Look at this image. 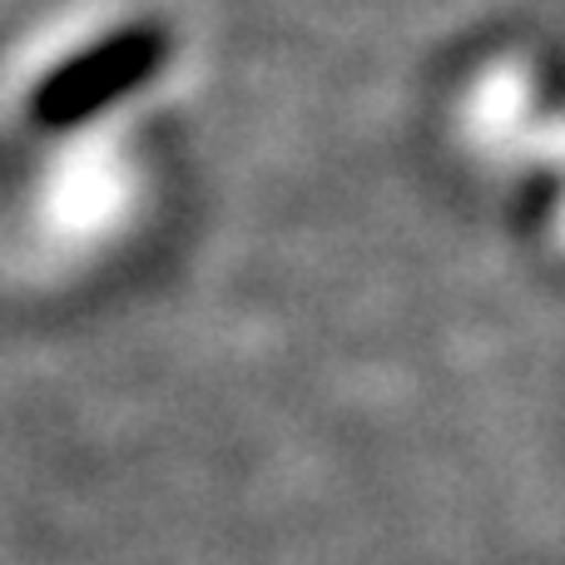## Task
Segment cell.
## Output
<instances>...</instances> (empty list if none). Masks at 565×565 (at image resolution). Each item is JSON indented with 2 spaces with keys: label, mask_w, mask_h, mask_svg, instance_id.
Segmentation results:
<instances>
[{
  "label": "cell",
  "mask_w": 565,
  "mask_h": 565,
  "mask_svg": "<svg viewBox=\"0 0 565 565\" xmlns=\"http://www.w3.org/2000/svg\"><path fill=\"white\" fill-rule=\"evenodd\" d=\"M164 50H169V40L159 35V25H129L119 35L99 40V45H89L85 55H75L65 70H55L35 89V119L50 129H65V125L99 115L109 99L145 85L159 70Z\"/></svg>",
  "instance_id": "6da1fadb"
}]
</instances>
